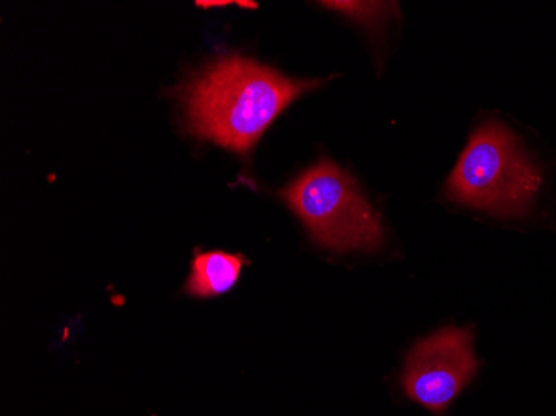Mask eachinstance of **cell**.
Masks as SVG:
<instances>
[{"label":"cell","instance_id":"cell-2","mask_svg":"<svg viewBox=\"0 0 556 416\" xmlns=\"http://www.w3.org/2000/svg\"><path fill=\"white\" fill-rule=\"evenodd\" d=\"M542 186V174L505 125L489 122L471 136L450 177L452 202L498 217L525 215Z\"/></svg>","mask_w":556,"mask_h":416},{"label":"cell","instance_id":"cell-4","mask_svg":"<svg viewBox=\"0 0 556 416\" xmlns=\"http://www.w3.org/2000/svg\"><path fill=\"white\" fill-rule=\"evenodd\" d=\"M473 333L443 328L414 346L402 375L403 390L418 405L442 413L477 374Z\"/></svg>","mask_w":556,"mask_h":416},{"label":"cell","instance_id":"cell-6","mask_svg":"<svg viewBox=\"0 0 556 416\" xmlns=\"http://www.w3.org/2000/svg\"><path fill=\"white\" fill-rule=\"evenodd\" d=\"M324 5L345 12L355 21L367 22V24L380 21V17L386 15L387 9H390L389 4H364V2H357V4L355 2H324Z\"/></svg>","mask_w":556,"mask_h":416},{"label":"cell","instance_id":"cell-5","mask_svg":"<svg viewBox=\"0 0 556 416\" xmlns=\"http://www.w3.org/2000/svg\"><path fill=\"white\" fill-rule=\"evenodd\" d=\"M249 260L236 253L200 252L195 250L192 260V272L187 278L186 292L195 299H214L224 295L236 287L242 268Z\"/></svg>","mask_w":556,"mask_h":416},{"label":"cell","instance_id":"cell-3","mask_svg":"<svg viewBox=\"0 0 556 416\" xmlns=\"http://www.w3.org/2000/svg\"><path fill=\"white\" fill-rule=\"evenodd\" d=\"M315 243L336 252L378 249L383 228L357 184L328 159L303 172L280 192Z\"/></svg>","mask_w":556,"mask_h":416},{"label":"cell","instance_id":"cell-1","mask_svg":"<svg viewBox=\"0 0 556 416\" xmlns=\"http://www.w3.org/2000/svg\"><path fill=\"white\" fill-rule=\"evenodd\" d=\"M318 86L239 55L224 58L187 86V127L199 139L245 155L296 97Z\"/></svg>","mask_w":556,"mask_h":416}]
</instances>
